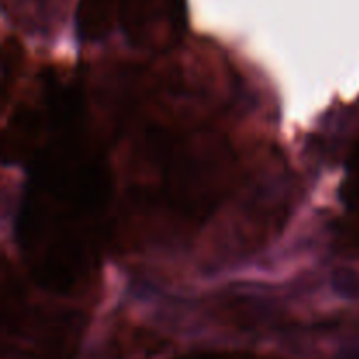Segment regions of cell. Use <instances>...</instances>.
Returning a JSON list of instances; mask_svg holds the SVG:
<instances>
[{"label":"cell","instance_id":"1","mask_svg":"<svg viewBox=\"0 0 359 359\" xmlns=\"http://www.w3.org/2000/svg\"><path fill=\"white\" fill-rule=\"evenodd\" d=\"M41 111L14 126V149L28 144L32 160L16 235L32 277L69 294L97 272L111 182L77 88L51 84Z\"/></svg>","mask_w":359,"mask_h":359},{"label":"cell","instance_id":"2","mask_svg":"<svg viewBox=\"0 0 359 359\" xmlns=\"http://www.w3.org/2000/svg\"><path fill=\"white\" fill-rule=\"evenodd\" d=\"M147 151L156 154L161 200L184 221H203L223 200L233 172V153L219 133H154Z\"/></svg>","mask_w":359,"mask_h":359},{"label":"cell","instance_id":"3","mask_svg":"<svg viewBox=\"0 0 359 359\" xmlns=\"http://www.w3.org/2000/svg\"><path fill=\"white\" fill-rule=\"evenodd\" d=\"M112 7L116 27L137 48H167L186 27V0H112Z\"/></svg>","mask_w":359,"mask_h":359},{"label":"cell","instance_id":"4","mask_svg":"<svg viewBox=\"0 0 359 359\" xmlns=\"http://www.w3.org/2000/svg\"><path fill=\"white\" fill-rule=\"evenodd\" d=\"M346 198L354 205H359V144L351 158L349 174L346 179Z\"/></svg>","mask_w":359,"mask_h":359}]
</instances>
